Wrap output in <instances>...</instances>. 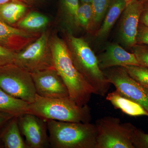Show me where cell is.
<instances>
[{
    "mask_svg": "<svg viewBox=\"0 0 148 148\" xmlns=\"http://www.w3.org/2000/svg\"><path fill=\"white\" fill-rule=\"evenodd\" d=\"M0 140L4 148H28L21 136L18 116L11 119L0 130Z\"/></svg>",
    "mask_w": 148,
    "mask_h": 148,
    "instance_id": "cell-14",
    "label": "cell"
},
{
    "mask_svg": "<svg viewBox=\"0 0 148 148\" xmlns=\"http://www.w3.org/2000/svg\"><path fill=\"white\" fill-rule=\"evenodd\" d=\"M131 49L140 66L148 68V45L136 44Z\"/></svg>",
    "mask_w": 148,
    "mask_h": 148,
    "instance_id": "cell-24",
    "label": "cell"
},
{
    "mask_svg": "<svg viewBox=\"0 0 148 148\" xmlns=\"http://www.w3.org/2000/svg\"><path fill=\"white\" fill-rule=\"evenodd\" d=\"M21 134L26 139L28 148L50 147L46 121L33 114L26 113L18 116Z\"/></svg>",
    "mask_w": 148,
    "mask_h": 148,
    "instance_id": "cell-9",
    "label": "cell"
},
{
    "mask_svg": "<svg viewBox=\"0 0 148 148\" xmlns=\"http://www.w3.org/2000/svg\"><path fill=\"white\" fill-rule=\"evenodd\" d=\"M106 100L110 102L115 108L119 109L130 116L148 117V112L141 105L122 95L116 90L108 93Z\"/></svg>",
    "mask_w": 148,
    "mask_h": 148,
    "instance_id": "cell-15",
    "label": "cell"
},
{
    "mask_svg": "<svg viewBox=\"0 0 148 148\" xmlns=\"http://www.w3.org/2000/svg\"><path fill=\"white\" fill-rule=\"evenodd\" d=\"M65 34L66 42L77 70L92 88L95 94L104 97L111 84L99 67L97 56L84 39L75 36L71 32H67Z\"/></svg>",
    "mask_w": 148,
    "mask_h": 148,
    "instance_id": "cell-2",
    "label": "cell"
},
{
    "mask_svg": "<svg viewBox=\"0 0 148 148\" xmlns=\"http://www.w3.org/2000/svg\"><path fill=\"white\" fill-rule=\"evenodd\" d=\"M27 113L33 114L45 121L89 123L91 119L89 106H79L70 96L48 98L37 94L34 102L29 103Z\"/></svg>",
    "mask_w": 148,
    "mask_h": 148,
    "instance_id": "cell-3",
    "label": "cell"
},
{
    "mask_svg": "<svg viewBox=\"0 0 148 148\" xmlns=\"http://www.w3.org/2000/svg\"><path fill=\"white\" fill-rule=\"evenodd\" d=\"M22 2H23L27 5H31L37 2L38 1L40 0H21Z\"/></svg>",
    "mask_w": 148,
    "mask_h": 148,
    "instance_id": "cell-30",
    "label": "cell"
},
{
    "mask_svg": "<svg viewBox=\"0 0 148 148\" xmlns=\"http://www.w3.org/2000/svg\"><path fill=\"white\" fill-rule=\"evenodd\" d=\"M95 124L97 129L95 148H135L133 138L137 127L132 123L108 116L97 120Z\"/></svg>",
    "mask_w": 148,
    "mask_h": 148,
    "instance_id": "cell-5",
    "label": "cell"
},
{
    "mask_svg": "<svg viewBox=\"0 0 148 148\" xmlns=\"http://www.w3.org/2000/svg\"><path fill=\"white\" fill-rule=\"evenodd\" d=\"M124 1H125V2L127 4V3H129V2H130L132 0H124Z\"/></svg>",
    "mask_w": 148,
    "mask_h": 148,
    "instance_id": "cell-34",
    "label": "cell"
},
{
    "mask_svg": "<svg viewBox=\"0 0 148 148\" xmlns=\"http://www.w3.org/2000/svg\"><path fill=\"white\" fill-rule=\"evenodd\" d=\"M41 34L10 26L0 19V45L14 52L24 49Z\"/></svg>",
    "mask_w": 148,
    "mask_h": 148,
    "instance_id": "cell-12",
    "label": "cell"
},
{
    "mask_svg": "<svg viewBox=\"0 0 148 148\" xmlns=\"http://www.w3.org/2000/svg\"><path fill=\"white\" fill-rule=\"evenodd\" d=\"M14 116L0 112V130Z\"/></svg>",
    "mask_w": 148,
    "mask_h": 148,
    "instance_id": "cell-29",
    "label": "cell"
},
{
    "mask_svg": "<svg viewBox=\"0 0 148 148\" xmlns=\"http://www.w3.org/2000/svg\"><path fill=\"white\" fill-rule=\"evenodd\" d=\"M143 2V11L140 16V23L148 26V0Z\"/></svg>",
    "mask_w": 148,
    "mask_h": 148,
    "instance_id": "cell-28",
    "label": "cell"
},
{
    "mask_svg": "<svg viewBox=\"0 0 148 148\" xmlns=\"http://www.w3.org/2000/svg\"><path fill=\"white\" fill-rule=\"evenodd\" d=\"M97 58L99 67L103 71L116 66H140L133 53L126 51L116 44L109 45Z\"/></svg>",
    "mask_w": 148,
    "mask_h": 148,
    "instance_id": "cell-13",
    "label": "cell"
},
{
    "mask_svg": "<svg viewBox=\"0 0 148 148\" xmlns=\"http://www.w3.org/2000/svg\"><path fill=\"white\" fill-rule=\"evenodd\" d=\"M62 5L64 19L69 29L79 27L77 18L79 0H62Z\"/></svg>",
    "mask_w": 148,
    "mask_h": 148,
    "instance_id": "cell-20",
    "label": "cell"
},
{
    "mask_svg": "<svg viewBox=\"0 0 148 148\" xmlns=\"http://www.w3.org/2000/svg\"><path fill=\"white\" fill-rule=\"evenodd\" d=\"M49 22L47 16L37 12L26 14L16 24L15 27L31 32H38L44 30Z\"/></svg>",
    "mask_w": 148,
    "mask_h": 148,
    "instance_id": "cell-19",
    "label": "cell"
},
{
    "mask_svg": "<svg viewBox=\"0 0 148 148\" xmlns=\"http://www.w3.org/2000/svg\"><path fill=\"white\" fill-rule=\"evenodd\" d=\"M93 17L91 3H82L77 10V18L79 27L85 30L90 29Z\"/></svg>",
    "mask_w": 148,
    "mask_h": 148,
    "instance_id": "cell-22",
    "label": "cell"
},
{
    "mask_svg": "<svg viewBox=\"0 0 148 148\" xmlns=\"http://www.w3.org/2000/svg\"><path fill=\"white\" fill-rule=\"evenodd\" d=\"M142 1H148V0H142Z\"/></svg>",
    "mask_w": 148,
    "mask_h": 148,
    "instance_id": "cell-35",
    "label": "cell"
},
{
    "mask_svg": "<svg viewBox=\"0 0 148 148\" xmlns=\"http://www.w3.org/2000/svg\"><path fill=\"white\" fill-rule=\"evenodd\" d=\"M28 5L22 1L14 0L0 4V19L14 27L26 15Z\"/></svg>",
    "mask_w": 148,
    "mask_h": 148,
    "instance_id": "cell-16",
    "label": "cell"
},
{
    "mask_svg": "<svg viewBox=\"0 0 148 148\" xmlns=\"http://www.w3.org/2000/svg\"><path fill=\"white\" fill-rule=\"evenodd\" d=\"M127 73L135 80L148 87V68L142 66H124Z\"/></svg>",
    "mask_w": 148,
    "mask_h": 148,
    "instance_id": "cell-23",
    "label": "cell"
},
{
    "mask_svg": "<svg viewBox=\"0 0 148 148\" xmlns=\"http://www.w3.org/2000/svg\"><path fill=\"white\" fill-rule=\"evenodd\" d=\"M143 3L142 0H132L126 4L122 12L120 37L123 45L128 48H132L137 44L136 36Z\"/></svg>",
    "mask_w": 148,
    "mask_h": 148,
    "instance_id": "cell-11",
    "label": "cell"
},
{
    "mask_svg": "<svg viewBox=\"0 0 148 148\" xmlns=\"http://www.w3.org/2000/svg\"><path fill=\"white\" fill-rule=\"evenodd\" d=\"M15 53L0 45V67L14 63Z\"/></svg>",
    "mask_w": 148,
    "mask_h": 148,
    "instance_id": "cell-26",
    "label": "cell"
},
{
    "mask_svg": "<svg viewBox=\"0 0 148 148\" xmlns=\"http://www.w3.org/2000/svg\"><path fill=\"white\" fill-rule=\"evenodd\" d=\"M137 44L148 45V26L140 23L136 36Z\"/></svg>",
    "mask_w": 148,
    "mask_h": 148,
    "instance_id": "cell-27",
    "label": "cell"
},
{
    "mask_svg": "<svg viewBox=\"0 0 148 148\" xmlns=\"http://www.w3.org/2000/svg\"><path fill=\"white\" fill-rule=\"evenodd\" d=\"M112 0H92L93 17L90 29H95L99 26L106 16Z\"/></svg>",
    "mask_w": 148,
    "mask_h": 148,
    "instance_id": "cell-21",
    "label": "cell"
},
{
    "mask_svg": "<svg viewBox=\"0 0 148 148\" xmlns=\"http://www.w3.org/2000/svg\"><path fill=\"white\" fill-rule=\"evenodd\" d=\"M50 36L49 31H43L34 41L15 52L14 63L30 73L55 68Z\"/></svg>",
    "mask_w": 148,
    "mask_h": 148,
    "instance_id": "cell-6",
    "label": "cell"
},
{
    "mask_svg": "<svg viewBox=\"0 0 148 148\" xmlns=\"http://www.w3.org/2000/svg\"><path fill=\"white\" fill-rule=\"evenodd\" d=\"M133 144L135 148H148V134L137 128L134 133Z\"/></svg>",
    "mask_w": 148,
    "mask_h": 148,
    "instance_id": "cell-25",
    "label": "cell"
},
{
    "mask_svg": "<svg viewBox=\"0 0 148 148\" xmlns=\"http://www.w3.org/2000/svg\"><path fill=\"white\" fill-rule=\"evenodd\" d=\"M0 148H4L3 145L1 141L0 140Z\"/></svg>",
    "mask_w": 148,
    "mask_h": 148,
    "instance_id": "cell-33",
    "label": "cell"
},
{
    "mask_svg": "<svg viewBox=\"0 0 148 148\" xmlns=\"http://www.w3.org/2000/svg\"><path fill=\"white\" fill-rule=\"evenodd\" d=\"M82 3H91L92 0H80Z\"/></svg>",
    "mask_w": 148,
    "mask_h": 148,
    "instance_id": "cell-31",
    "label": "cell"
},
{
    "mask_svg": "<svg viewBox=\"0 0 148 148\" xmlns=\"http://www.w3.org/2000/svg\"><path fill=\"white\" fill-rule=\"evenodd\" d=\"M29 103L12 96L0 88V112L19 116L27 113Z\"/></svg>",
    "mask_w": 148,
    "mask_h": 148,
    "instance_id": "cell-18",
    "label": "cell"
},
{
    "mask_svg": "<svg viewBox=\"0 0 148 148\" xmlns=\"http://www.w3.org/2000/svg\"><path fill=\"white\" fill-rule=\"evenodd\" d=\"M126 4L124 0H112L103 23L96 33V36L98 39H102L108 34L116 21L124 10Z\"/></svg>",
    "mask_w": 148,
    "mask_h": 148,
    "instance_id": "cell-17",
    "label": "cell"
},
{
    "mask_svg": "<svg viewBox=\"0 0 148 148\" xmlns=\"http://www.w3.org/2000/svg\"><path fill=\"white\" fill-rule=\"evenodd\" d=\"M14 1V0H0V4H1L4 3L8 2L10 1ZM18 1H21V0H18Z\"/></svg>",
    "mask_w": 148,
    "mask_h": 148,
    "instance_id": "cell-32",
    "label": "cell"
},
{
    "mask_svg": "<svg viewBox=\"0 0 148 148\" xmlns=\"http://www.w3.org/2000/svg\"><path fill=\"white\" fill-rule=\"evenodd\" d=\"M103 71L121 94L141 105L148 112L147 87L132 78L123 67H112Z\"/></svg>",
    "mask_w": 148,
    "mask_h": 148,
    "instance_id": "cell-8",
    "label": "cell"
},
{
    "mask_svg": "<svg viewBox=\"0 0 148 148\" xmlns=\"http://www.w3.org/2000/svg\"><path fill=\"white\" fill-rule=\"evenodd\" d=\"M31 73L38 95L48 98L70 96L68 88L55 68Z\"/></svg>",
    "mask_w": 148,
    "mask_h": 148,
    "instance_id": "cell-10",
    "label": "cell"
},
{
    "mask_svg": "<svg viewBox=\"0 0 148 148\" xmlns=\"http://www.w3.org/2000/svg\"><path fill=\"white\" fill-rule=\"evenodd\" d=\"M146 87H147V86H146ZM147 87V88H148V87Z\"/></svg>",
    "mask_w": 148,
    "mask_h": 148,
    "instance_id": "cell-36",
    "label": "cell"
},
{
    "mask_svg": "<svg viewBox=\"0 0 148 148\" xmlns=\"http://www.w3.org/2000/svg\"><path fill=\"white\" fill-rule=\"evenodd\" d=\"M46 121L51 148H95L97 129L95 124L53 120Z\"/></svg>",
    "mask_w": 148,
    "mask_h": 148,
    "instance_id": "cell-4",
    "label": "cell"
},
{
    "mask_svg": "<svg viewBox=\"0 0 148 148\" xmlns=\"http://www.w3.org/2000/svg\"><path fill=\"white\" fill-rule=\"evenodd\" d=\"M49 44L54 67L68 88L69 95L79 106L87 105L95 91L77 70L66 40L54 34Z\"/></svg>",
    "mask_w": 148,
    "mask_h": 148,
    "instance_id": "cell-1",
    "label": "cell"
},
{
    "mask_svg": "<svg viewBox=\"0 0 148 148\" xmlns=\"http://www.w3.org/2000/svg\"><path fill=\"white\" fill-rule=\"evenodd\" d=\"M0 88L29 103L34 102L37 94L32 74L14 63L0 67Z\"/></svg>",
    "mask_w": 148,
    "mask_h": 148,
    "instance_id": "cell-7",
    "label": "cell"
}]
</instances>
